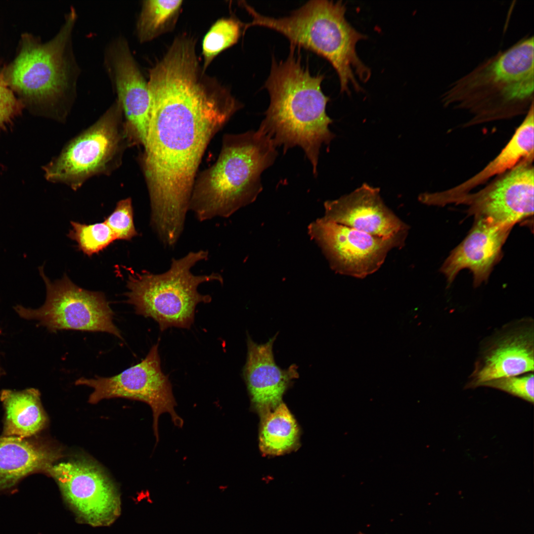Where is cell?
<instances>
[{
    "mask_svg": "<svg viewBox=\"0 0 534 534\" xmlns=\"http://www.w3.org/2000/svg\"><path fill=\"white\" fill-rule=\"evenodd\" d=\"M150 120L141 166L151 225L183 230L197 171L215 135L242 107L229 90L197 62H171L149 75Z\"/></svg>",
    "mask_w": 534,
    "mask_h": 534,
    "instance_id": "1",
    "label": "cell"
},
{
    "mask_svg": "<svg viewBox=\"0 0 534 534\" xmlns=\"http://www.w3.org/2000/svg\"><path fill=\"white\" fill-rule=\"evenodd\" d=\"M296 48L290 45L284 61L272 57L265 84L270 103L258 130L276 147L282 146L284 153L294 146L302 148L316 175L320 148L335 136L329 129L333 120L326 112L329 98L321 89L324 76L312 75Z\"/></svg>",
    "mask_w": 534,
    "mask_h": 534,
    "instance_id": "2",
    "label": "cell"
},
{
    "mask_svg": "<svg viewBox=\"0 0 534 534\" xmlns=\"http://www.w3.org/2000/svg\"><path fill=\"white\" fill-rule=\"evenodd\" d=\"M78 19L71 6L57 33L43 42L39 37L21 35L14 58L3 66L4 75L17 97L26 105L65 119L77 96L81 70L74 51Z\"/></svg>",
    "mask_w": 534,
    "mask_h": 534,
    "instance_id": "3",
    "label": "cell"
},
{
    "mask_svg": "<svg viewBox=\"0 0 534 534\" xmlns=\"http://www.w3.org/2000/svg\"><path fill=\"white\" fill-rule=\"evenodd\" d=\"M277 155L276 147L259 130L225 134L217 161L195 178L189 210L203 222L227 218L253 202L263 189L262 173Z\"/></svg>",
    "mask_w": 534,
    "mask_h": 534,
    "instance_id": "4",
    "label": "cell"
},
{
    "mask_svg": "<svg viewBox=\"0 0 534 534\" xmlns=\"http://www.w3.org/2000/svg\"><path fill=\"white\" fill-rule=\"evenodd\" d=\"M240 4L252 19L244 24V33L251 26L267 28L286 37L291 46L304 47L323 57L336 71L341 92L349 93L350 86L361 90L356 75L363 82L370 78V69L356 51V44L366 37L347 20L342 1L310 0L289 16L280 18L261 14L245 1Z\"/></svg>",
    "mask_w": 534,
    "mask_h": 534,
    "instance_id": "5",
    "label": "cell"
},
{
    "mask_svg": "<svg viewBox=\"0 0 534 534\" xmlns=\"http://www.w3.org/2000/svg\"><path fill=\"white\" fill-rule=\"evenodd\" d=\"M534 39L527 36L483 60L452 83L445 105L479 115L511 114L534 103Z\"/></svg>",
    "mask_w": 534,
    "mask_h": 534,
    "instance_id": "6",
    "label": "cell"
},
{
    "mask_svg": "<svg viewBox=\"0 0 534 534\" xmlns=\"http://www.w3.org/2000/svg\"><path fill=\"white\" fill-rule=\"evenodd\" d=\"M208 255L205 250L190 252L178 259L173 258L170 268L164 273L130 275L127 303L134 307L136 314L155 320L161 331L172 327L190 328L197 305L211 301L210 296L198 292V287L207 282L223 283L219 273L196 275L191 271Z\"/></svg>",
    "mask_w": 534,
    "mask_h": 534,
    "instance_id": "7",
    "label": "cell"
},
{
    "mask_svg": "<svg viewBox=\"0 0 534 534\" xmlns=\"http://www.w3.org/2000/svg\"><path fill=\"white\" fill-rule=\"evenodd\" d=\"M133 146L121 104L115 99L92 125L69 141L44 167L45 177L76 191L90 178L117 169L125 150Z\"/></svg>",
    "mask_w": 534,
    "mask_h": 534,
    "instance_id": "8",
    "label": "cell"
},
{
    "mask_svg": "<svg viewBox=\"0 0 534 534\" xmlns=\"http://www.w3.org/2000/svg\"><path fill=\"white\" fill-rule=\"evenodd\" d=\"M39 269L46 286L45 301L37 309L15 306L14 310L20 317L38 320L39 326L50 332L61 330L104 332L122 339L103 293L82 288L65 274L61 279L51 282L45 275L43 266Z\"/></svg>",
    "mask_w": 534,
    "mask_h": 534,
    "instance_id": "9",
    "label": "cell"
},
{
    "mask_svg": "<svg viewBox=\"0 0 534 534\" xmlns=\"http://www.w3.org/2000/svg\"><path fill=\"white\" fill-rule=\"evenodd\" d=\"M75 385L93 389L88 400L91 404L104 399L123 398L148 404L152 411L153 429L157 443L159 440V418L162 414H170L176 426H183V419L175 410L177 404L171 384L161 369L158 344L151 348L141 362L118 375L109 377L96 376L90 379L82 377L75 381Z\"/></svg>",
    "mask_w": 534,
    "mask_h": 534,
    "instance_id": "10",
    "label": "cell"
},
{
    "mask_svg": "<svg viewBox=\"0 0 534 534\" xmlns=\"http://www.w3.org/2000/svg\"><path fill=\"white\" fill-rule=\"evenodd\" d=\"M308 229L333 270L357 278L377 271L389 252L402 247L406 237H379L322 218L311 223Z\"/></svg>",
    "mask_w": 534,
    "mask_h": 534,
    "instance_id": "11",
    "label": "cell"
},
{
    "mask_svg": "<svg viewBox=\"0 0 534 534\" xmlns=\"http://www.w3.org/2000/svg\"><path fill=\"white\" fill-rule=\"evenodd\" d=\"M46 475L54 479L64 500L80 520L92 526H105L119 516V492L94 463L83 459L62 462L51 466Z\"/></svg>",
    "mask_w": 534,
    "mask_h": 534,
    "instance_id": "12",
    "label": "cell"
},
{
    "mask_svg": "<svg viewBox=\"0 0 534 534\" xmlns=\"http://www.w3.org/2000/svg\"><path fill=\"white\" fill-rule=\"evenodd\" d=\"M103 65L120 102L126 128L133 145L144 147L150 120L151 97L148 82L122 34L106 44Z\"/></svg>",
    "mask_w": 534,
    "mask_h": 534,
    "instance_id": "13",
    "label": "cell"
},
{
    "mask_svg": "<svg viewBox=\"0 0 534 534\" xmlns=\"http://www.w3.org/2000/svg\"><path fill=\"white\" fill-rule=\"evenodd\" d=\"M533 160L523 161L484 188L467 193L452 203L469 206L476 218L513 227L534 213Z\"/></svg>",
    "mask_w": 534,
    "mask_h": 534,
    "instance_id": "14",
    "label": "cell"
},
{
    "mask_svg": "<svg viewBox=\"0 0 534 534\" xmlns=\"http://www.w3.org/2000/svg\"><path fill=\"white\" fill-rule=\"evenodd\" d=\"M534 320L523 318L509 322L484 341L465 388L489 381L534 371Z\"/></svg>",
    "mask_w": 534,
    "mask_h": 534,
    "instance_id": "15",
    "label": "cell"
},
{
    "mask_svg": "<svg viewBox=\"0 0 534 534\" xmlns=\"http://www.w3.org/2000/svg\"><path fill=\"white\" fill-rule=\"evenodd\" d=\"M325 220L370 235L391 238L406 236L408 225L384 203L380 190L363 183L352 193L324 203Z\"/></svg>",
    "mask_w": 534,
    "mask_h": 534,
    "instance_id": "16",
    "label": "cell"
},
{
    "mask_svg": "<svg viewBox=\"0 0 534 534\" xmlns=\"http://www.w3.org/2000/svg\"><path fill=\"white\" fill-rule=\"evenodd\" d=\"M512 227L476 218L466 237L450 253L441 268L451 283L464 269L473 275L474 285L486 281L501 255L502 246Z\"/></svg>",
    "mask_w": 534,
    "mask_h": 534,
    "instance_id": "17",
    "label": "cell"
},
{
    "mask_svg": "<svg viewBox=\"0 0 534 534\" xmlns=\"http://www.w3.org/2000/svg\"><path fill=\"white\" fill-rule=\"evenodd\" d=\"M276 337L263 344L255 343L249 336L247 339L243 376L253 404L264 413L282 403L285 392L299 376L296 365L283 369L276 364L272 351Z\"/></svg>",
    "mask_w": 534,
    "mask_h": 534,
    "instance_id": "18",
    "label": "cell"
},
{
    "mask_svg": "<svg viewBox=\"0 0 534 534\" xmlns=\"http://www.w3.org/2000/svg\"><path fill=\"white\" fill-rule=\"evenodd\" d=\"M63 456L60 448L46 439L0 437V492L15 490L25 477L35 473L46 475Z\"/></svg>",
    "mask_w": 534,
    "mask_h": 534,
    "instance_id": "19",
    "label": "cell"
},
{
    "mask_svg": "<svg viewBox=\"0 0 534 534\" xmlns=\"http://www.w3.org/2000/svg\"><path fill=\"white\" fill-rule=\"evenodd\" d=\"M534 115L533 104L511 139L494 159L478 174L458 185L442 192L430 193L428 197L429 204L444 206L452 203L456 198L469 193L490 178L504 174L523 161L533 160Z\"/></svg>",
    "mask_w": 534,
    "mask_h": 534,
    "instance_id": "20",
    "label": "cell"
},
{
    "mask_svg": "<svg viewBox=\"0 0 534 534\" xmlns=\"http://www.w3.org/2000/svg\"><path fill=\"white\" fill-rule=\"evenodd\" d=\"M0 400L4 410L2 436L30 438L46 426L48 418L38 389H3Z\"/></svg>",
    "mask_w": 534,
    "mask_h": 534,
    "instance_id": "21",
    "label": "cell"
},
{
    "mask_svg": "<svg viewBox=\"0 0 534 534\" xmlns=\"http://www.w3.org/2000/svg\"><path fill=\"white\" fill-rule=\"evenodd\" d=\"M298 439L296 422L284 403L265 413L260 434V447L264 455L286 453L296 446Z\"/></svg>",
    "mask_w": 534,
    "mask_h": 534,
    "instance_id": "22",
    "label": "cell"
},
{
    "mask_svg": "<svg viewBox=\"0 0 534 534\" xmlns=\"http://www.w3.org/2000/svg\"><path fill=\"white\" fill-rule=\"evenodd\" d=\"M182 2L180 0L143 1L135 28L139 42H150L173 29Z\"/></svg>",
    "mask_w": 534,
    "mask_h": 534,
    "instance_id": "23",
    "label": "cell"
},
{
    "mask_svg": "<svg viewBox=\"0 0 534 534\" xmlns=\"http://www.w3.org/2000/svg\"><path fill=\"white\" fill-rule=\"evenodd\" d=\"M244 24L231 17L218 20L205 35L202 44L203 70L220 52L237 43Z\"/></svg>",
    "mask_w": 534,
    "mask_h": 534,
    "instance_id": "24",
    "label": "cell"
},
{
    "mask_svg": "<svg viewBox=\"0 0 534 534\" xmlns=\"http://www.w3.org/2000/svg\"><path fill=\"white\" fill-rule=\"evenodd\" d=\"M70 223L72 228L68 237L75 241L79 249L88 256L99 253L117 240L104 222L89 224L73 221Z\"/></svg>",
    "mask_w": 534,
    "mask_h": 534,
    "instance_id": "25",
    "label": "cell"
},
{
    "mask_svg": "<svg viewBox=\"0 0 534 534\" xmlns=\"http://www.w3.org/2000/svg\"><path fill=\"white\" fill-rule=\"evenodd\" d=\"M104 222L112 230L116 239L129 241L138 235L134 223L133 208L130 198L119 201L114 211Z\"/></svg>",
    "mask_w": 534,
    "mask_h": 534,
    "instance_id": "26",
    "label": "cell"
},
{
    "mask_svg": "<svg viewBox=\"0 0 534 534\" xmlns=\"http://www.w3.org/2000/svg\"><path fill=\"white\" fill-rule=\"evenodd\" d=\"M503 377L483 383L481 386L490 387L506 392L534 403V374Z\"/></svg>",
    "mask_w": 534,
    "mask_h": 534,
    "instance_id": "27",
    "label": "cell"
},
{
    "mask_svg": "<svg viewBox=\"0 0 534 534\" xmlns=\"http://www.w3.org/2000/svg\"><path fill=\"white\" fill-rule=\"evenodd\" d=\"M4 64L0 60V130L20 115L24 107L5 80Z\"/></svg>",
    "mask_w": 534,
    "mask_h": 534,
    "instance_id": "28",
    "label": "cell"
},
{
    "mask_svg": "<svg viewBox=\"0 0 534 534\" xmlns=\"http://www.w3.org/2000/svg\"><path fill=\"white\" fill-rule=\"evenodd\" d=\"M1 330H0V334H1ZM4 374H5V371H4V370L3 369V368H2V367H1V366H0V377L1 376H2L4 375Z\"/></svg>",
    "mask_w": 534,
    "mask_h": 534,
    "instance_id": "29",
    "label": "cell"
},
{
    "mask_svg": "<svg viewBox=\"0 0 534 534\" xmlns=\"http://www.w3.org/2000/svg\"><path fill=\"white\" fill-rule=\"evenodd\" d=\"M358 534H363V533H362L361 532H359Z\"/></svg>",
    "mask_w": 534,
    "mask_h": 534,
    "instance_id": "30",
    "label": "cell"
}]
</instances>
